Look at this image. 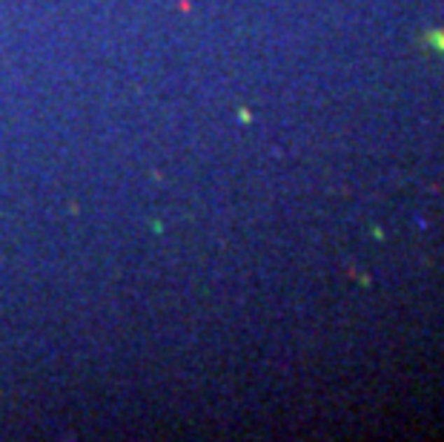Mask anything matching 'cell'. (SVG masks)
Wrapping results in <instances>:
<instances>
[{
	"instance_id": "1",
	"label": "cell",
	"mask_w": 444,
	"mask_h": 442,
	"mask_svg": "<svg viewBox=\"0 0 444 442\" xmlns=\"http://www.w3.org/2000/svg\"><path fill=\"white\" fill-rule=\"evenodd\" d=\"M430 43L444 52V32H430Z\"/></svg>"
}]
</instances>
